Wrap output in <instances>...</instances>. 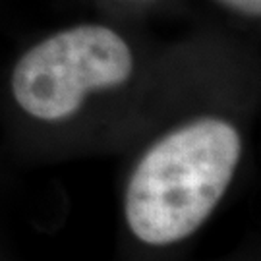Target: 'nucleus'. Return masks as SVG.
Listing matches in <instances>:
<instances>
[{
    "label": "nucleus",
    "mask_w": 261,
    "mask_h": 261,
    "mask_svg": "<svg viewBox=\"0 0 261 261\" xmlns=\"http://www.w3.org/2000/svg\"><path fill=\"white\" fill-rule=\"evenodd\" d=\"M242 153L232 124L201 118L151 147L126 190V221L141 242L168 246L196 232L224 196Z\"/></svg>",
    "instance_id": "f257e3e1"
},
{
    "label": "nucleus",
    "mask_w": 261,
    "mask_h": 261,
    "mask_svg": "<svg viewBox=\"0 0 261 261\" xmlns=\"http://www.w3.org/2000/svg\"><path fill=\"white\" fill-rule=\"evenodd\" d=\"M134 56L105 25H77L45 39L18 60L12 91L23 111L41 120H64L93 89L128 82Z\"/></svg>",
    "instance_id": "f03ea898"
},
{
    "label": "nucleus",
    "mask_w": 261,
    "mask_h": 261,
    "mask_svg": "<svg viewBox=\"0 0 261 261\" xmlns=\"http://www.w3.org/2000/svg\"><path fill=\"white\" fill-rule=\"evenodd\" d=\"M223 2L250 16H259L261 12V0H223Z\"/></svg>",
    "instance_id": "7ed1b4c3"
}]
</instances>
